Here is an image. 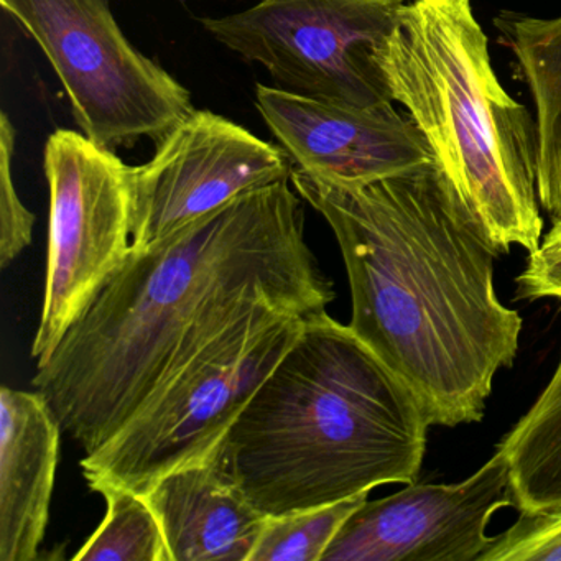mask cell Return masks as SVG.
I'll use <instances>...</instances> for the list:
<instances>
[{"label":"cell","instance_id":"cell-11","mask_svg":"<svg viewBox=\"0 0 561 561\" xmlns=\"http://www.w3.org/2000/svg\"><path fill=\"white\" fill-rule=\"evenodd\" d=\"M255 103L295 169L334 185H364L432 162V149L396 103L346 106L257 84Z\"/></svg>","mask_w":561,"mask_h":561},{"label":"cell","instance_id":"cell-12","mask_svg":"<svg viewBox=\"0 0 561 561\" xmlns=\"http://www.w3.org/2000/svg\"><path fill=\"white\" fill-rule=\"evenodd\" d=\"M64 426L38 390H0V561H35L50 522Z\"/></svg>","mask_w":561,"mask_h":561},{"label":"cell","instance_id":"cell-9","mask_svg":"<svg viewBox=\"0 0 561 561\" xmlns=\"http://www.w3.org/2000/svg\"><path fill=\"white\" fill-rule=\"evenodd\" d=\"M294 167L282 147L195 110L149 163L130 167L133 245L146 248L245 193L291 180Z\"/></svg>","mask_w":561,"mask_h":561},{"label":"cell","instance_id":"cell-3","mask_svg":"<svg viewBox=\"0 0 561 561\" xmlns=\"http://www.w3.org/2000/svg\"><path fill=\"white\" fill-rule=\"evenodd\" d=\"M432 426L409 383L350 324L311 314L221 443L265 517L415 482Z\"/></svg>","mask_w":561,"mask_h":561},{"label":"cell","instance_id":"cell-14","mask_svg":"<svg viewBox=\"0 0 561 561\" xmlns=\"http://www.w3.org/2000/svg\"><path fill=\"white\" fill-rule=\"evenodd\" d=\"M494 24L534 101L538 198L553 225L561 219V15L504 12Z\"/></svg>","mask_w":561,"mask_h":561},{"label":"cell","instance_id":"cell-2","mask_svg":"<svg viewBox=\"0 0 561 561\" xmlns=\"http://www.w3.org/2000/svg\"><path fill=\"white\" fill-rule=\"evenodd\" d=\"M333 229L350 280V327L396 370L432 425L481 422L522 317L499 300L504 254L445 170L423 163L364 185L291 172Z\"/></svg>","mask_w":561,"mask_h":561},{"label":"cell","instance_id":"cell-10","mask_svg":"<svg viewBox=\"0 0 561 561\" xmlns=\"http://www.w3.org/2000/svg\"><path fill=\"white\" fill-rule=\"evenodd\" d=\"M515 507L501 449L468 479L416 484L369 501L351 514L323 561H479L491 547L495 512Z\"/></svg>","mask_w":561,"mask_h":561},{"label":"cell","instance_id":"cell-20","mask_svg":"<svg viewBox=\"0 0 561 561\" xmlns=\"http://www.w3.org/2000/svg\"><path fill=\"white\" fill-rule=\"evenodd\" d=\"M543 241H561V219L551 225L550 231L547 232Z\"/></svg>","mask_w":561,"mask_h":561},{"label":"cell","instance_id":"cell-16","mask_svg":"<svg viewBox=\"0 0 561 561\" xmlns=\"http://www.w3.org/2000/svg\"><path fill=\"white\" fill-rule=\"evenodd\" d=\"M106 515L75 561H172L162 525L146 495L121 485H103Z\"/></svg>","mask_w":561,"mask_h":561},{"label":"cell","instance_id":"cell-13","mask_svg":"<svg viewBox=\"0 0 561 561\" xmlns=\"http://www.w3.org/2000/svg\"><path fill=\"white\" fill-rule=\"evenodd\" d=\"M172 561H249L265 517L226 468L221 445L163 476L146 494Z\"/></svg>","mask_w":561,"mask_h":561},{"label":"cell","instance_id":"cell-19","mask_svg":"<svg viewBox=\"0 0 561 561\" xmlns=\"http://www.w3.org/2000/svg\"><path fill=\"white\" fill-rule=\"evenodd\" d=\"M479 561H561V508L520 514Z\"/></svg>","mask_w":561,"mask_h":561},{"label":"cell","instance_id":"cell-17","mask_svg":"<svg viewBox=\"0 0 561 561\" xmlns=\"http://www.w3.org/2000/svg\"><path fill=\"white\" fill-rule=\"evenodd\" d=\"M367 495L267 517L249 561H323L324 551L344 522L369 499Z\"/></svg>","mask_w":561,"mask_h":561},{"label":"cell","instance_id":"cell-18","mask_svg":"<svg viewBox=\"0 0 561 561\" xmlns=\"http://www.w3.org/2000/svg\"><path fill=\"white\" fill-rule=\"evenodd\" d=\"M15 129L8 113L0 116V267L5 268L32 244L35 215L22 203L15 188L12 163Z\"/></svg>","mask_w":561,"mask_h":561},{"label":"cell","instance_id":"cell-15","mask_svg":"<svg viewBox=\"0 0 561 561\" xmlns=\"http://www.w3.org/2000/svg\"><path fill=\"white\" fill-rule=\"evenodd\" d=\"M520 514L561 508V357L543 392L499 443Z\"/></svg>","mask_w":561,"mask_h":561},{"label":"cell","instance_id":"cell-6","mask_svg":"<svg viewBox=\"0 0 561 561\" xmlns=\"http://www.w3.org/2000/svg\"><path fill=\"white\" fill-rule=\"evenodd\" d=\"M37 42L81 133L110 150L162 142L195 111L188 90L140 54L107 0H0Z\"/></svg>","mask_w":561,"mask_h":561},{"label":"cell","instance_id":"cell-1","mask_svg":"<svg viewBox=\"0 0 561 561\" xmlns=\"http://www.w3.org/2000/svg\"><path fill=\"white\" fill-rule=\"evenodd\" d=\"M291 180L245 193L167 238L130 248L32 387L84 455L113 438L190 357L257 307L300 317L334 300Z\"/></svg>","mask_w":561,"mask_h":561},{"label":"cell","instance_id":"cell-5","mask_svg":"<svg viewBox=\"0 0 561 561\" xmlns=\"http://www.w3.org/2000/svg\"><path fill=\"white\" fill-rule=\"evenodd\" d=\"M307 318L259 304L226 328L163 380L113 438L84 455L88 485L146 495L163 476L208 458Z\"/></svg>","mask_w":561,"mask_h":561},{"label":"cell","instance_id":"cell-8","mask_svg":"<svg viewBox=\"0 0 561 561\" xmlns=\"http://www.w3.org/2000/svg\"><path fill=\"white\" fill-rule=\"evenodd\" d=\"M50 190L47 277L32 357L42 360L83 317L133 248L130 167L83 133L60 129L45 146Z\"/></svg>","mask_w":561,"mask_h":561},{"label":"cell","instance_id":"cell-4","mask_svg":"<svg viewBox=\"0 0 561 561\" xmlns=\"http://www.w3.org/2000/svg\"><path fill=\"white\" fill-rule=\"evenodd\" d=\"M393 103L502 252L543 241L535 116L502 87L472 0H412L376 51Z\"/></svg>","mask_w":561,"mask_h":561},{"label":"cell","instance_id":"cell-7","mask_svg":"<svg viewBox=\"0 0 561 561\" xmlns=\"http://www.w3.org/2000/svg\"><path fill=\"white\" fill-rule=\"evenodd\" d=\"M409 0H259L202 25L229 50L264 65L275 88L324 103H393L376 51Z\"/></svg>","mask_w":561,"mask_h":561}]
</instances>
